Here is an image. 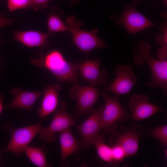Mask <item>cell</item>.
Wrapping results in <instances>:
<instances>
[{"label":"cell","instance_id":"1","mask_svg":"<svg viewBox=\"0 0 167 167\" xmlns=\"http://www.w3.org/2000/svg\"><path fill=\"white\" fill-rule=\"evenodd\" d=\"M31 63L38 68H43L50 72L61 83L78 84L79 62L66 60L59 50L55 49L44 54L41 53L39 58L32 59Z\"/></svg>","mask_w":167,"mask_h":167},{"label":"cell","instance_id":"2","mask_svg":"<svg viewBox=\"0 0 167 167\" xmlns=\"http://www.w3.org/2000/svg\"><path fill=\"white\" fill-rule=\"evenodd\" d=\"M150 44L143 41H138L133 49L135 62L142 66L145 62L152 74L150 82L146 85L150 87L161 88L165 96L167 92V60L156 59L150 54Z\"/></svg>","mask_w":167,"mask_h":167},{"label":"cell","instance_id":"3","mask_svg":"<svg viewBox=\"0 0 167 167\" xmlns=\"http://www.w3.org/2000/svg\"><path fill=\"white\" fill-rule=\"evenodd\" d=\"M83 24L81 20H76L74 15H70L67 18L66 24L68 31L72 36V43L75 45L80 51L86 54L95 49L106 48L104 40L97 36L98 30L95 29L87 31L82 30L80 27Z\"/></svg>","mask_w":167,"mask_h":167},{"label":"cell","instance_id":"4","mask_svg":"<svg viewBox=\"0 0 167 167\" xmlns=\"http://www.w3.org/2000/svg\"><path fill=\"white\" fill-rule=\"evenodd\" d=\"M101 96L105 101L101 114L102 129L104 134L113 133L117 131L118 122L128 121L129 114L119 100V96L111 97L105 92Z\"/></svg>","mask_w":167,"mask_h":167},{"label":"cell","instance_id":"5","mask_svg":"<svg viewBox=\"0 0 167 167\" xmlns=\"http://www.w3.org/2000/svg\"><path fill=\"white\" fill-rule=\"evenodd\" d=\"M141 0H132L130 3L124 6V11L119 17L114 15L111 19L116 24L125 27L130 34L137 32L157 24L140 13L136 7Z\"/></svg>","mask_w":167,"mask_h":167},{"label":"cell","instance_id":"6","mask_svg":"<svg viewBox=\"0 0 167 167\" xmlns=\"http://www.w3.org/2000/svg\"><path fill=\"white\" fill-rule=\"evenodd\" d=\"M142 127L132 123L126 127H122L120 131H115L109 138L108 145L117 144L124 149L126 157L135 155L139 148L140 139L143 135Z\"/></svg>","mask_w":167,"mask_h":167},{"label":"cell","instance_id":"7","mask_svg":"<svg viewBox=\"0 0 167 167\" xmlns=\"http://www.w3.org/2000/svg\"><path fill=\"white\" fill-rule=\"evenodd\" d=\"M100 92L96 86H82L77 84L71 86L69 95L72 99L77 100L76 111L73 117L78 118L90 112L98 99Z\"/></svg>","mask_w":167,"mask_h":167},{"label":"cell","instance_id":"8","mask_svg":"<svg viewBox=\"0 0 167 167\" xmlns=\"http://www.w3.org/2000/svg\"><path fill=\"white\" fill-rule=\"evenodd\" d=\"M66 103L62 101L59 108L54 112V117L49 126L47 127L42 126L38 134L40 138L47 143L54 142L56 139L55 133L60 132L75 125L74 117L66 109Z\"/></svg>","mask_w":167,"mask_h":167},{"label":"cell","instance_id":"9","mask_svg":"<svg viewBox=\"0 0 167 167\" xmlns=\"http://www.w3.org/2000/svg\"><path fill=\"white\" fill-rule=\"evenodd\" d=\"M42 121L31 125L17 128H7L11 136L9 144L3 151L11 152L17 156L23 152L32 140L38 134Z\"/></svg>","mask_w":167,"mask_h":167},{"label":"cell","instance_id":"10","mask_svg":"<svg viewBox=\"0 0 167 167\" xmlns=\"http://www.w3.org/2000/svg\"><path fill=\"white\" fill-rule=\"evenodd\" d=\"M103 106L95 109H92L88 118L82 124L76 126L81 135V148H88L94 142L102 129L101 114Z\"/></svg>","mask_w":167,"mask_h":167},{"label":"cell","instance_id":"11","mask_svg":"<svg viewBox=\"0 0 167 167\" xmlns=\"http://www.w3.org/2000/svg\"><path fill=\"white\" fill-rule=\"evenodd\" d=\"M114 74V80L103 89L112 93L115 96L129 93L137 80L132 67L128 65L118 66L115 69Z\"/></svg>","mask_w":167,"mask_h":167},{"label":"cell","instance_id":"12","mask_svg":"<svg viewBox=\"0 0 167 167\" xmlns=\"http://www.w3.org/2000/svg\"><path fill=\"white\" fill-rule=\"evenodd\" d=\"M101 63L97 58L79 62L78 72L83 81L92 85H105L108 74L105 70H101Z\"/></svg>","mask_w":167,"mask_h":167},{"label":"cell","instance_id":"13","mask_svg":"<svg viewBox=\"0 0 167 167\" xmlns=\"http://www.w3.org/2000/svg\"><path fill=\"white\" fill-rule=\"evenodd\" d=\"M150 99L144 94H135L130 99L129 107L132 112L130 118L135 121L147 118L162 110V107L150 102Z\"/></svg>","mask_w":167,"mask_h":167},{"label":"cell","instance_id":"14","mask_svg":"<svg viewBox=\"0 0 167 167\" xmlns=\"http://www.w3.org/2000/svg\"><path fill=\"white\" fill-rule=\"evenodd\" d=\"M13 96L11 103L4 109H22L28 111L32 110V107L41 95L40 92H29L22 90L19 87L11 88Z\"/></svg>","mask_w":167,"mask_h":167},{"label":"cell","instance_id":"15","mask_svg":"<svg viewBox=\"0 0 167 167\" xmlns=\"http://www.w3.org/2000/svg\"><path fill=\"white\" fill-rule=\"evenodd\" d=\"M13 33L14 40L27 47H39L41 49L48 45L49 38L54 34L48 32L45 33L33 30L16 31Z\"/></svg>","mask_w":167,"mask_h":167},{"label":"cell","instance_id":"16","mask_svg":"<svg viewBox=\"0 0 167 167\" xmlns=\"http://www.w3.org/2000/svg\"><path fill=\"white\" fill-rule=\"evenodd\" d=\"M61 90V86L57 83L50 84L44 88L41 105L38 110L40 118L45 119L57 109L59 102L58 97Z\"/></svg>","mask_w":167,"mask_h":167},{"label":"cell","instance_id":"17","mask_svg":"<svg viewBox=\"0 0 167 167\" xmlns=\"http://www.w3.org/2000/svg\"><path fill=\"white\" fill-rule=\"evenodd\" d=\"M60 142L62 163L66 162L70 156L77 153L81 148L80 139L73 135L70 128L60 132Z\"/></svg>","mask_w":167,"mask_h":167},{"label":"cell","instance_id":"18","mask_svg":"<svg viewBox=\"0 0 167 167\" xmlns=\"http://www.w3.org/2000/svg\"><path fill=\"white\" fill-rule=\"evenodd\" d=\"M47 20L48 32L54 34L55 32L68 31L67 27L62 20L63 11L59 8L51 6Z\"/></svg>","mask_w":167,"mask_h":167},{"label":"cell","instance_id":"19","mask_svg":"<svg viewBox=\"0 0 167 167\" xmlns=\"http://www.w3.org/2000/svg\"><path fill=\"white\" fill-rule=\"evenodd\" d=\"M161 15L164 21L159 26L161 34L156 36L155 41L161 46L156 50L157 57L159 59L165 60L167 58V15L166 12Z\"/></svg>","mask_w":167,"mask_h":167},{"label":"cell","instance_id":"20","mask_svg":"<svg viewBox=\"0 0 167 167\" xmlns=\"http://www.w3.org/2000/svg\"><path fill=\"white\" fill-rule=\"evenodd\" d=\"M24 152L30 161L39 167H47L51 165L47 161L46 154L41 148L28 146L24 149Z\"/></svg>","mask_w":167,"mask_h":167},{"label":"cell","instance_id":"21","mask_svg":"<svg viewBox=\"0 0 167 167\" xmlns=\"http://www.w3.org/2000/svg\"><path fill=\"white\" fill-rule=\"evenodd\" d=\"M93 144L96 147L98 156L102 160L111 165L116 166L113 159L111 148L105 143L102 135H99Z\"/></svg>","mask_w":167,"mask_h":167},{"label":"cell","instance_id":"22","mask_svg":"<svg viewBox=\"0 0 167 167\" xmlns=\"http://www.w3.org/2000/svg\"><path fill=\"white\" fill-rule=\"evenodd\" d=\"M143 135L152 137L160 141L161 145L166 146L167 144V126H160L148 130L143 129Z\"/></svg>","mask_w":167,"mask_h":167},{"label":"cell","instance_id":"23","mask_svg":"<svg viewBox=\"0 0 167 167\" xmlns=\"http://www.w3.org/2000/svg\"><path fill=\"white\" fill-rule=\"evenodd\" d=\"M7 7L11 12L17 10L30 8L31 0H7Z\"/></svg>","mask_w":167,"mask_h":167},{"label":"cell","instance_id":"24","mask_svg":"<svg viewBox=\"0 0 167 167\" xmlns=\"http://www.w3.org/2000/svg\"><path fill=\"white\" fill-rule=\"evenodd\" d=\"M109 146L111 148L113 161L116 165H118L126 157V153L123 148L120 145L113 144Z\"/></svg>","mask_w":167,"mask_h":167},{"label":"cell","instance_id":"25","mask_svg":"<svg viewBox=\"0 0 167 167\" xmlns=\"http://www.w3.org/2000/svg\"><path fill=\"white\" fill-rule=\"evenodd\" d=\"M51 0H31L30 8L37 11L47 7Z\"/></svg>","mask_w":167,"mask_h":167},{"label":"cell","instance_id":"26","mask_svg":"<svg viewBox=\"0 0 167 167\" xmlns=\"http://www.w3.org/2000/svg\"><path fill=\"white\" fill-rule=\"evenodd\" d=\"M14 21L11 18H7L4 15H0V28L11 24Z\"/></svg>","mask_w":167,"mask_h":167},{"label":"cell","instance_id":"27","mask_svg":"<svg viewBox=\"0 0 167 167\" xmlns=\"http://www.w3.org/2000/svg\"><path fill=\"white\" fill-rule=\"evenodd\" d=\"M3 97L2 95L0 93V114L1 113L3 109Z\"/></svg>","mask_w":167,"mask_h":167},{"label":"cell","instance_id":"28","mask_svg":"<svg viewBox=\"0 0 167 167\" xmlns=\"http://www.w3.org/2000/svg\"><path fill=\"white\" fill-rule=\"evenodd\" d=\"M70 3L72 6H73L77 4L79 0H69Z\"/></svg>","mask_w":167,"mask_h":167},{"label":"cell","instance_id":"29","mask_svg":"<svg viewBox=\"0 0 167 167\" xmlns=\"http://www.w3.org/2000/svg\"><path fill=\"white\" fill-rule=\"evenodd\" d=\"M162 1L164 5L166 6L167 4V0H162Z\"/></svg>","mask_w":167,"mask_h":167},{"label":"cell","instance_id":"30","mask_svg":"<svg viewBox=\"0 0 167 167\" xmlns=\"http://www.w3.org/2000/svg\"></svg>","mask_w":167,"mask_h":167}]
</instances>
